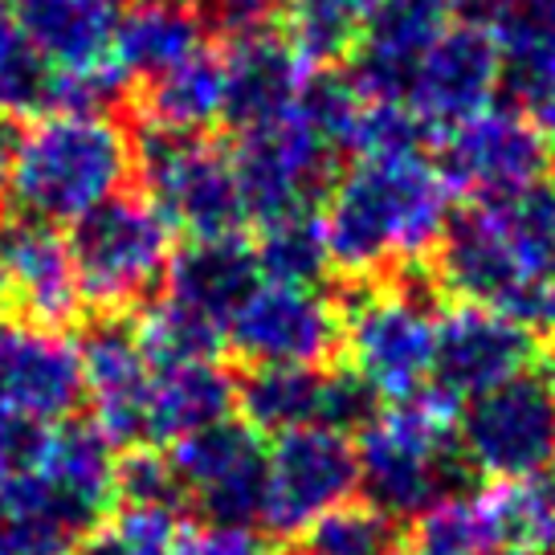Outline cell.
I'll return each mask as SVG.
<instances>
[{"mask_svg": "<svg viewBox=\"0 0 555 555\" xmlns=\"http://www.w3.org/2000/svg\"><path fill=\"white\" fill-rule=\"evenodd\" d=\"M437 291L555 339V184L469 201L437 242Z\"/></svg>", "mask_w": 555, "mask_h": 555, "instance_id": "1", "label": "cell"}, {"mask_svg": "<svg viewBox=\"0 0 555 555\" xmlns=\"http://www.w3.org/2000/svg\"><path fill=\"white\" fill-rule=\"evenodd\" d=\"M450 184L421 147L356 156L319 205L331 266L351 282H376L421 266L450 225Z\"/></svg>", "mask_w": 555, "mask_h": 555, "instance_id": "2", "label": "cell"}, {"mask_svg": "<svg viewBox=\"0 0 555 555\" xmlns=\"http://www.w3.org/2000/svg\"><path fill=\"white\" fill-rule=\"evenodd\" d=\"M457 413L434 388L388 400L356 441L367 503L397 522H413L441 499L474 490L478 474L457 446Z\"/></svg>", "mask_w": 555, "mask_h": 555, "instance_id": "3", "label": "cell"}, {"mask_svg": "<svg viewBox=\"0 0 555 555\" xmlns=\"http://www.w3.org/2000/svg\"><path fill=\"white\" fill-rule=\"evenodd\" d=\"M135 168V143L111 115L50 111L21 131L13 201L25 217L74 225L122 192Z\"/></svg>", "mask_w": 555, "mask_h": 555, "instance_id": "4", "label": "cell"}, {"mask_svg": "<svg viewBox=\"0 0 555 555\" xmlns=\"http://www.w3.org/2000/svg\"><path fill=\"white\" fill-rule=\"evenodd\" d=\"M437 278L416 266L392 278L356 282V291L339 298L347 360L384 400H404L429 384L437 344Z\"/></svg>", "mask_w": 555, "mask_h": 555, "instance_id": "5", "label": "cell"}, {"mask_svg": "<svg viewBox=\"0 0 555 555\" xmlns=\"http://www.w3.org/2000/svg\"><path fill=\"white\" fill-rule=\"evenodd\" d=\"M168 217L147 196L115 192L69 225V258L78 270L82 302L99 314H127L164 282L172 261Z\"/></svg>", "mask_w": 555, "mask_h": 555, "instance_id": "6", "label": "cell"}, {"mask_svg": "<svg viewBox=\"0 0 555 555\" xmlns=\"http://www.w3.org/2000/svg\"><path fill=\"white\" fill-rule=\"evenodd\" d=\"M143 196L189 237H229L249 225L233 152L208 135L147 127L135 143Z\"/></svg>", "mask_w": 555, "mask_h": 555, "instance_id": "7", "label": "cell"}, {"mask_svg": "<svg viewBox=\"0 0 555 555\" xmlns=\"http://www.w3.org/2000/svg\"><path fill=\"white\" fill-rule=\"evenodd\" d=\"M457 446L469 469L490 482H522L555 466V392L539 372H519L506 384L462 404Z\"/></svg>", "mask_w": 555, "mask_h": 555, "instance_id": "8", "label": "cell"}, {"mask_svg": "<svg viewBox=\"0 0 555 555\" xmlns=\"http://www.w3.org/2000/svg\"><path fill=\"white\" fill-rule=\"evenodd\" d=\"M331 152L323 135L298 115H282L237 135L233 168L242 184L245 217L254 225H270L298 212H319L331 189Z\"/></svg>", "mask_w": 555, "mask_h": 555, "instance_id": "9", "label": "cell"}, {"mask_svg": "<svg viewBox=\"0 0 555 555\" xmlns=\"http://www.w3.org/2000/svg\"><path fill=\"white\" fill-rule=\"evenodd\" d=\"M360 486L356 441L327 425H302L266 453V503L261 527L270 535H302L319 515L347 503Z\"/></svg>", "mask_w": 555, "mask_h": 555, "instance_id": "10", "label": "cell"}, {"mask_svg": "<svg viewBox=\"0 0 555 555\" xmlns=\"http://www.w3.org/2000/svg\"><path fill=\"white\" fill-rule=\"evenodd\" d=\"M434 164L453 196L503 201L547 180L552 139L519 106H490L482 115L441 131V156Z\"/></svg>", "mask_w": 555, "mask_h": 555, "instance_id": "11", "label": "cell"}, {"mask_svg": "<svg viewBox=\"0 0 555 555\" xmlns=\"http://www.w3.org/2000/svg\"><path fill=\"white\" fill-rule=\"evenodd\" d=\"M506 87V57L482 21L457 17L425 46L404 82L400 103L425 131H450L494 106Z\"/></svg>", "mask_w": 555, "mask_h": 555, "instance_id": "12", "label": "cell"}, {"mask_svg": "<svg viewBox=\"0 0 555 555\" xmlns=\"http://www.w3.org/2000/svg\"><path fill=\"white\" fill-rule=\"evenodd\" d=\"M225 344L249 367H323L344 347L339 302L314 286L258 282L229 319Z\"/></svg>", "mask_w": 555, "mask_h": 555, "instance_id": "13", "label": "cell"}, {"mask_svg": "<svg viewBox=\"0 0 555 555\" xmlns=\"http://www.w3.org/2000/svg\"><path fill=\"white\" fill-rule=\"evenodd\" d=\"M176 478L201 519L254 527L266 503V446L245 421H217L172 446Z\"/></svg>", "mask_w": 555, "mask_h": 555, "instance_id": "14", "label": "cell"}, {"mask_svg": "<svg viewBox=\"0 0 555 555\" xmlns=\"http://www.w3.org/2000/svg\"><path fill=\"white\" fill-rule=\"evenodd\" d=\"M531 347H535V335L511 323L506 314L462 302L453 311L437 314L434 367L425 388H434L437 397L462 409L466 400L527 372Z\"/></svg>", "mask_w": 555, "mask_h": 555, "instance_id": "15", "label": "cell"}, {"mask_svg": "<svg viewBox=\"0 0 555 555\" xmlns=\"http://www.w3.org/2000/svg\"><path fill=\"white\" fill-rule=\"evenodd\" d=\"M82 384L94 400V425L103 429L115 450L147 446V392H152V364L139 347V331L127 314H99L82 339Z\"/></svg>", "mask_w": 555, "mask_h": 555, "instance_id": "16", "label": "cell"}, {"mask_svg": "<svg viewBox=\"0 0 555 555\" xmlns=\"http://www.w3.org/2000/svg\"><path fill=\"white\" fill-rule=\"evenodd\" d=\"M87 397L78 344L57 327L0 319V413L66 421Z\"/></svg>", "mask_w": 555, "mask_h": 555, "instance_id": "17", "label": "cell"}, {"mask_svg": "<svg viewBox=\"0 0 555 555\" xmlns=\"http://www.w3.org/2000/svg\"><path fill=\"white\" fill-rule=\"evenodd\" d=\"M474 0H376L364 29L351 46V78L367 99L400 103L416 57L450 21H457Z\"/></svg>", "mask_w": 555, "mask_h": 555, "instance_id": "18", "label": "cell"}, {"mask_svg": "<svg viewBox=\"0 0 555 555\" xmlns=\"http://www.w3.org/2000/svg\"><path fill=\"white\" fill-rule=\"evenodd\" d=\"M0 266L9 278V298H17L29 323L62 331L87 307L62 225L37 217L9 221L0 229Z\"/></svg>", "mask_w": 555, "mask_h": 555, "instance_id": "19", "label": "cell"}, {"mask_svg": "<svg viewBox=\"0 0 555 555\" xmlns=\"http://www.w3.org/2000/svg\"><path fill=\"white\" fill-rule=\"evenodd\" d=\"M307 78H311V57L291 37L266 34L242 46H229L221 122H229L242 135L249 127L291 115L302 99Z\"/></svg>", "mask_w": 555, "mask_h": 555, "instance_id": "20", "label": "cell"}, {"mask_svg": "<svg viewBox=\"0 0 555 555\" xmlns=\"http://www.w3.org/2000/svg\"><path fill=\"white\" fill-rule=\"evenodd\" d=\"M258 254L242 242V233L192 237L164 270V298L225 331L237 307L258 291Z\"/></svg>", "mask_w": 555, "mask_h": 555, "instance_id": "21", "label": "cell"}, {"mask_svg": "<svg viewBox=\"0 0 555 555\" xmlns=\"http://www.w3.org/2000/svg\"><path fill=\"white\" fill-rule=\"evenodd\" d=\"M21 37L53 69L115 62V34L127 0H9Z\"/></svg>", "mask_w": 555, "mask_h": 555, "instance_id": "22", "label": "cell"}, {"mask_svg": "<svg viewBox=\"0 0 555 555\" xmlns=\"http://www.w3.org/2000/svg\"><path fill=\"white\" fill-rule=\"evenodd\" d=\"M237 404V376L221 360L152 372L147 392V446H176L225 421Z\"/></svg>", "mask_w": 555, "mask_h": 555, "instance_id": "23", "label": "cell"}, {"mask_svg": "<svg viewBox=\"0 0 555 555\" xmlns=\"http://www.w3.org/2000/svg\"><path fill=\"white\" fill-rule=\"evenodd\" d=\"M208 41V29L196 0H131L122 9L119 34H115V66L127 74V82L156 78L164 69L189 62Z\"/></svg>", "mask_w": 555, "mask_h": 555, "instance_id": "24", "label": "cell"}, {"mask_svg": "<svg viewBox=\"0 0 555 555\" xmlns=\"http://www.w3.org/2000/svg\"><path fill=\"white\" fill-rule=\"evenodd\" d=\"M94 519L46 474L0 490V555H69Z\"/></svg>", "mask_w": 555, "mask_h": 555, "instance_id": "25", "label": "cell"}, {"mask_svg": "<svg viewBox=\"0 0 555 555\" xmlns=\"http://www.w3.org/2000/svg\"><path fill=\"white\" fill-rule=\"evenodd\" d=\"M327 367H249L237 380V413L254 434H291L323 425Z\"/></svg>", "mask_w": 555, "mask_h": 555, "instance_id": "26", "label": "cell"}, {"mask_svg": "<svg viewBox=\"0 0 555 555\" xmlns=\"http://www.w3.org/2000/svg\"><path fill=\"white\" fill-rule=\"evenodd\" d=\"M225 111V57L217 53H192L189 62L164 69L143 82V115L147 127L159 131H189L205 135Z\"/></svg>", "mask_w": 555, "mask_h": 555, "instance_id": "27", "label": "cell"}, {"mask_svg": "<svg viewBox=\"0 0 555 555\" xmlns=\"http://www.w3.org/2000/svg\"><path fill=\"white\" fill-rule=\"evenodd\" d=\"M115 441L94 421H66L62 429H53L41 474L78 506H87L94 519H103V511L115 503Z\"/></svg>", "mask_w": 555, "mask_h": 555, "instance_id": "28", "label": "cell"}, {"mask_svg": "<svg viewBox=\"0 0 555 555\" xmlns=\"http://www.w3.org/2000/svg\"><path fill=\"white\" fill-rule=\"evenodd\" d=\"M413 552L416 555H494L503 552L499 519L490 490L450 494L413 519Z\"/></svg>", "mask_w": 555, "mask_h": 555, "instance_id": "29", "label": "cell"}, {"mask_svg": "<svg viewBox=\"0 0 555 555\" xmlns=\"http://www.w3.org/2000/svg\"><path fill=\"white\" fill-rule=\"evenodd\" d=\"M261 237L254 245L258 254L261 282H295V286H314L323 270L331 266L327 237L319 225V212H298L282 217L270 225H258Z\"/></svg>", "mask_w": 555, "mask_h": 555, "instance_id": "30", "label": "cell"}, {"mask_svg": "<svg viewBox=\"0 0 555 555\" xmlns=\"http://www.w3.org/2000/svg\"><path fill=\"white\" fill-rule=\"evenodd\" d=\"M135 331L152 372L196 364V360H217V351L225 344V331L217 327V323L176 307L168 298H159L156 307H147V314L135 323Z\"/></svg>", "mask_w": 555, "mask_h": 555, "instance_id": "31", "label": "cell"}, {"mask_svg": "<svg viewBox=\"0 0 555 555\" xmlns=\"http://www.w3.org/2000/svg\"><path fill=\"white\" fill-rule=\"evenodd\" d=\"M400 527L380 506L364 503H339L335 511L302 531V547L311 555H397L400 552Z\"/></svg>", "mask_w": 555, "mask_h": 555, "instance_id": "32", "label": "cell"}, {"mask_svg": "<svg viewBox=\"0 0 555 555\" xmlns=\"http://www.w3.org/2000/svg\"><path fill=\"white\" fill-rule=\"evenodd\" d=\"M376 0H286L291 41L311 62H335L356 46Z\"/></svg>", "mask_w": 555, "mask_h": 555, "instance_id": "33", "label": "cell"}, {"mask_svg": "<svg viewBox=\"0 0 555 555\" xmlns=\"http://www.w3.org/2000/svg\"><path fill=\"white\" fill-rule=\"evenodd\" d=\"M364 90L356 87L351 74H339V69H311L307 87H302V99H298V115L311 122L314 131L323 135L331 152H351L356 147V131H360V119L367 111Z\"/></svg>", "mask_w": 555, "mask_h": 555, "instance_id": "34", "label": "cell"}, {"mask_svg": "<svg viewBox=\"0 0 555 555\" xmlns=\"http://www.w3.org/2000/svg\"><path fill=\"white\" fill-rule=\"evenodd\" d=\"M180 522L176 511L122 506L115 519L94 522L69 555H176Z\"/></svg>", "mask_w": 555, "mask_h": 555, "instance_id": "35", "label": "cell"}, {"mask_svg": "<svg viewBox=\"0 0 555 555\" xmlns=\"http://www.w3.org/2000/svg\"><path fill=\"white\" fill-rule=\"evenodd\" d=\"M506 87L515 90V103L535 122L555 147V37H543L535 46L503 53Z\"/></svg>", "mask_w": 555, "mask_h": 555, "instance_id": "36", "label": "cell"}, {"mask_svg": "<svg viewBox=\"0 0 555 555\" xmlns=\"http://www.w3.org/2000/svg\"><path fill=\"white\" fill-rule=\"evenodd\" d=\"M115 503L122 506H159L176 511L184 499V486L176 478V466L159 446H135L119 457L115 466Z\"/></svg>", "mask_w": 555, "mask_h": 555, "instance_id": "37", "label": "cell"}, {"mask_svg": "<svg viewBox=\"0 0 555 555\" xmlns=\"http://www.w3.org/2000/svg\"><path fill=\"white\" fill-rule=\"evenodd\" d=\"M482 25L499 37L503 53L555 37V0H474Z\"/></svg>", "mask_w": 555, "mask_h": 555, "instance_id": "38", "label": "cell"}, {"mask_svg": "<svg viewBox=\"0 0 555 555\" xmlns=\"http://www.w3.org/2000/svg\"><path fill=\"white\" fill-rule=\"evenodd\" d=\"M196 13L205 21L208 37L242 46L274 34V25L286 17V0H196Z\"/></svg>", "mask_w": 555, "mask_h": 555, "instance_id": "39", "label": "cell"}, {"mask_svg": "<svg viewBox=\"0 0 555 555\" xmlns=\"http://www.w3.org/2000/svg\"><path fill=\"white\" fill-rule=\"evenodd\" d=\"M50 441H53L50 421L0 413V490L21 482V478L41 474L46 457H50Z\"/></svg>", "mask_w": 555, "mask_h": 555, "instance_id": "40", "label": "cell"}, {"mask_svg": "<svg viewBox=\"0 0 555 555\" xmlns=\"http://www.w3.org/2000/svg\"><path fill=\"white\" fill-rule=\"evenodd\" d=\"M176 555H266V543L254 527L242 522H184L176 539Z\"/></svg>", "mask_w": 555, "mask_h": 555, "instance_id": "41", "label": "cell"}, {"mask_svg": "<svg viewBox=\"0 0 555 555\" xmlns=\"http://www.w3.org/2000/svg\"><path fill=\"white\" fill-rule=\"evenodd\" d=\"M17 152H21V127L17 119L0 115V212L13 201V180H17Z\"/></svg>", "mask_w": 555, "mask_h": 555, "instance_id": "42", "label": "cell"}, {"mask_svg": "<svg viewBox=\"0 0 555 555\" xmlns=\"http://www.w3.org/2000/svg\"><path fill=\"white\" fill-rule=\"evenodd\" d=\"M17 41H21V29H17V17H13V4L0 0V57L13 50Z\"/></svg>", "mask_w": 555, "mask_h": 555, "instance_id": "43", "label": "cell"}, {"mask_svg": "<svg viewBox=\"0 0 555 555\" xmlns=\"http://www.w3.org/2000/svg\"><path fill=\"white\" fill-rule=\"evenodd\" d=\"M539 376H543V384L555 392V339L547 347H543V360H539Z\"/></svg>", "mask_w": 555, "mask_h": 555, "instance_id": "44", "label": "cell"}, {"mask_svg": "<svg viewBox=\"0 0 555 555\" xmlns=\"http://www.w3.org/2000/svg\"><path fill=\"white\" fill-rule=\"evenodd\" d=\"M9 298V278H4V266H0V302Z\"/></svg>", "mask_w": 555, "mask_h": 555, "instance_id": "45", "label": "cell"}, {"mask_svg": "<svg viewBox=\"0 0 555 555\" xmlns=\"http://www.w3.org/2000/svg\"><path fill=\"white\" fill-rule=\"evenodd\" d=\"M274 555H311L307 547H282V552H274Z\"/></svg>", "mask_w": 555, "mask_h": 555, "instance_id": "46", "label": "cell"}, {"mask_svg": "<svg viewBox=\"0 0 555 555\" xmlns=\"http://www.w3.org/2000/svg\"><path fill=\"white\" fill-rule=\"evenodd\" d=\"M494 555H527V552H494Z\"/></svg>", "mask_w": 555, "mask_h": 555, "instance_id": "47", "label": "cell"}, {"mask_svg": "<svg viewBox=\"0 0 555 555\" xmlns=\"http://www.w3.org/2000/svg\"><path fill=\"white\" fill-rule=\"evenodd\" d=\"M397 555H416V552H397Z\"/></svg>", "mask_w": 555, "mask_h": 555, "instance_id": "48", "label": "cell"}, {"mask_svg": "<svg viewBox=\"0 0 555 555\" xmlns=\"http://www.w3.org/2000/svg\"><path fill=\"white\" fill-rule=\"evenodd\" d=\"M547 555H555V552H547Z\"/></svg>", "mask_w": 555, "mask_h": 555, "instance_id": "49", "label": "cell"}]
</instances>
